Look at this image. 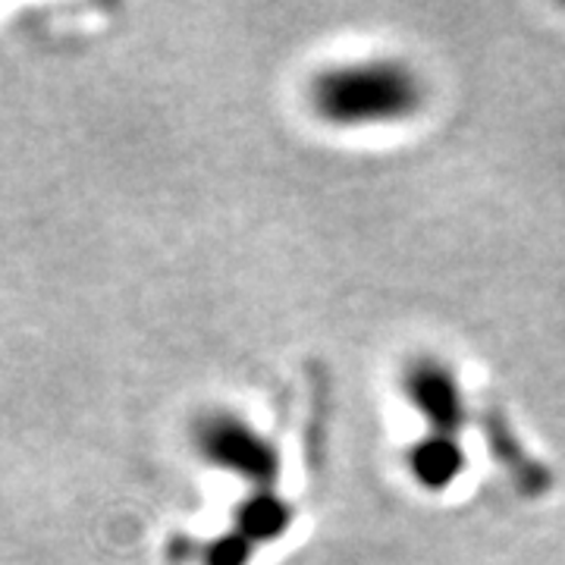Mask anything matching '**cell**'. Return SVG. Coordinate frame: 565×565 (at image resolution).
I'll list each match as a JSON object with an SVG mask.
<instances>
[{
  "label": "cell",
  "mask_w": 565,
  "mask_h": 565,
  "mask_svg": "<svg viewBox=\"0 0 565 565\" xmlns=\"http://www.w3.org/2000/svg\"><path fill=\"white\" fill-rule=\"evenodd\" d=\"M468 456L462 437L446 434H422L405 449V471L427 493H444L462 478Z\"/></svg>",
  "instance_id": "277c9868"
},
{
  "label": "cell",
  "mask_w": 565,
  "mask_h": 565,
  "mask_svg": "<svg viewBox=\"0 0 565 565\" xmlns=\"http://www.w3.org/2000/svg\"><path fill=\"white\" fill-rule=\"evenodd\" d=\"M189 444L207 468L243 481L248 490H274L280 481V446L239 408H204L189 427Z\"/></svg>",
  "instance_id": "7a4b0ae2"
},
{
  "label": "cell",
  "mask_w": 565,
  "mask_h": 565,
  "mask_svg": "<svg viewBox=\"0 0 565 565\" xmlns=\"http://www.w3.org/2000/svg\"><path fill=\"white\" fill-rule=\"evenodd\" d=\"M292 525V505L274 490H248L239 509L233 512V531L245 544L262 546L280 541Z\"/></svg>",
  "instance_id": "5b68a950"
},
{
  "label": "cell",
  "mask_w": 565,
  "mask_h": 565,
  "mask_svg": "<svg viewBox=\"0 0 565 565\" xmlns=\"http://www.w3.org/2000/svg\"><path fill=\"white\" fill-rule=\"evenodd\" d=\"M399 393L405 405L422 418L424 434L462 437L468 424V393L459 371L444 355H412L399 371Z\"/></svg>",
  "instance_id": "3957f363"
},
{
  "label": "cell",
  "mask_w": 565,
  "mask_h": 565,
  "mask_svg": "<svg viewBox=\"0 0 565 565\" xmlns=\"http://www.w3.org/2000/svg\"><path fill=\"white\" fill-rule=\"evenodd\" d=\"M315 120L340 132L386 129L422 117L430 102L424 73L396 54H371L321 66L308 88Z\"/></svg>",
  "instance_id": "6da1fadb"
}]
</instances>
